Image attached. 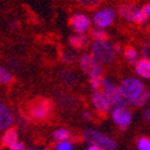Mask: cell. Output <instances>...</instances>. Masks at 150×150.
Here are the masks:
<instances>
[{
    "instance_id": "cell-11",
    "label": "cell",
    "mask_w": 150,
    "mask_h": 150,
    "mask_svg": "<svg viewBox=\"0 0 150 150\" xmlns=\"http://www.w3.org/2000/svg\"><path fill=\"white\" fill-rule=\"evenodd\" d=\"M13 124V114L10 107L0 102V131H5L11 127V125Z\"/></svg>"
},
{
    "instance_id": "cell-10",
    "label": "cell",
    "mask_w": 150,
    "mask_h": 150,
    "mask_svg": "<svg viewBox=\"0 0 150 150\" xmlns=\"http://www.w3.org/2000/svg\"><path fill=\"white\" fill-rule=\"evenodd\" d=\"M91 105H93L94 109L101 115H106L108 112L112 109V105L108 101V98L100 90L93 93V95H91Z\"/></svg>"
},
{
    "instance_id": "cell-17",
    "label": "cell",
    "mask_w": 150,
    "mask_h": 150,
    "mask_svg": "<svg viewBox=\"0 0 150 150\" xmlns=\"http://www.w3.org/2000/svg\"><path fill=\"white\" fill-rule=\"evenodd\" d=\"M52 137H53L54 142H57V143H60V142L70 141L71 133H70V131H69L67 129H64V127H59V129H57V130L53 132Z\"/></svg>"
},
{
    "instance_id": "cell-24",
    "label": "cell",
    "mask_w": 150,
    "mask_h": 150,
    "mask_svg": "<svg viewBox=\"0 0 150 150\" xmlns=\"http://www.w3.org/2000/svg\"><path fill=\"white\" fill-rule=\"evenodd\" d=\"M148 100H149V90L146 89L132 105L136 106V107H142V106H145V103L148 102Z\"/></svg>"
},
{
    "instance_id": "cell-26",
    "label": "cell",
    "mask_w": 150,
    "mask_h": 150,
    "mask_svg": "<svg viewBox=\"0 0 150 150\" xmlns=\"http://www.w3.org/2000/svg\"><path fill=\"white\" fill-rule=\"evenodd\" d=\"M101 78H102V77H98V78H91V79H89L90 88H91L94 91L100 90V86H101Z\"/></svg>"
},
{
    "instance_id": "cell-34",
    "label": "cell",
    "mask_w": 150,
    "mask_h": 150,
    "mask_svg": "<svg viewBox=\"0 0 150 150\" xmlns=\"http://www.w3.org/2000/svg\"><path fill=\"white\" fill-rule=\"evenodd\" d=\"M27 150H48V149H33L31 148V149H27Z\"/></svg>"
},
{
    "instance_id": "cell-28",
    "label": "cell",
    "mask_w": 150,
    "mask_h": 150,
    "mask_svg": "<svg viewBox=\"0 0 150 150\" xmlns=\"http://www.w3.org/2000/svg\"><path fill=\"white\" fill-rule=\"evenodd\" d=\"M10 150H27V148H25V144L18 141L17 143H15L10 148Z\"/></svg>"
},
{
    "instance_id": "cell-31",
    "label": "cell",
    "mask_w": 150,
    "mask_h": 150,
    "mask_svg": "<svg viewBox=\"0 0 150 150\" xmlns=\"http://www.w3.org/2000/svg\"><path fill=\"white\" fill-rule=\"evenodd\" d=\"M144 118H145L146 121L150 120V109H149V107H146L145 110H144Z\"/></svg>"
},
{
    "instance_id": "cell-1",
    "label": "cell",
    "mask_w": 150,
    "mask_h": 150,
    "mask_svg": "<svg viewBox=\"0 0 150 150\" xmlns=\"http://www.w3.org/2000/svg\"><path fill=\"white\" fill-rule=\"evenodd\" d=\"M118 88L122 98L131 105L146 90L143 82L136 77H126L121 81V83L118 85Z\"/></svg>"
},
{
    "instance_id": "cell-20",
    "label": "cell",
    "mask_w": 150,
    "mask_h": 150,
    "mask_svg": "<svg viewBox=\"0 0 150 150\" xmlns=\"http://www.w3.org/2000/svg\"><path fill=\"white\" fill-rule=\"evenodd\" d=\"M12 81H13L12 73L7 69H5L4 66H0V85L10 84Z\"/></svg>"
},
{
    "instance_id": "cell-3",
    "label": "cell",
    "mask_w": 150,
    "mask_h": 150,
    "mask_svg": "<svg viewBox=\"0 0 150 150\" xmlns=\"http://www.w3.org/2000/svg\"><path fill=\"white\" fill-rule=\"evenodd\" d=\"M100 91H101L112 105V108L115 107H127V102L122 98L120 95L118 85H115L110 78L102 77L101 78V86H100Z\"/></svg>"
},
{
    "instance_id": "cell-13",
    "label": "cell",
    "mask_w": 150,
    "mask_h": 150,
    "mask_svg": "<svg viewBox=\"0 0 150 150\" xmlns=\"http://www.w3.org/2000/svg\"><path fill=\"white\" fill-rule=\"evenodd\" d=\"M137 8H138V6L132 4V3H127V1H125V3H121L118 7V13L119 16L125 19V21H127L130 23H132V19H133V16L136 13V11Z\"/></svg>"
},
{
    "instance_id": "cell-7",
    "label": "cell",
    "mask_w": 150,
    "mask_h": 150,
    "mask_svg": "<svg viewBox=\"0 0 150 150\" xmlns=\"http://www.w3.org/2000/svg\"><path fill=\"white\" fill-rule=\"evenodd\" d=\"M117 17V11L113 7H102V8H98L94 16H93V23L95 24V28L98 29H106L108 27L112 25V23L114 22Z\"/></svg>"
},
{
    "instance_id": "cell-29",
    "label": "cell",
    "mask_w": 150,
    "mask_h": 150,
    "mask_svg": "<svg viewBox=\"0 0 150 150\" xmlns=\"http://www.w3.org/2000/svg\"><path fill=\"white\" fill-rule=\"evenodd\" d=\"M142 10H143V12L145 13L146 17L150 16V4H149V3H145V4L142 6Z\"/></svg>"
},
{
    "instance_id": "cell-6",
    "label": "cell",
    "mask_w": 150,
    "mask_h": 150,
    "mask_svg": "<svg viewBox=\"0 0 150 150\" xmlns=\"http://www.w3.org/2000/svg\"><path fill=\"white\" fill-rule=\"evenodd\" d=\"M79 67L85 76L89 77V79L102 77V65L97 62L89 53L83 54L79 58Z\"/></svg>"
},
{
    "instance_id": "cell-5",
    "label": "cell",
    "mask_w": 150,
    "mask_h": 150,
    "mask_svg": "<svg viewBox=\"0 0 150 150\" xmlns=\"http://www.w3.org/2000/svg\"><path fill=\"white\" fill-rule=\"evenodd\" d=\"M53 110L52 102L47 98H36L28 107V113L31 119L36 121H43L49 118Z\"/></svg>"
},
{
    "instance_id": "cell-27",
    "label": "cell",
    "mask_w": 150,
    "mask_h": 150,
    "mask_svg": "<svg viewBox=\"0 0 150 150\" xmlns=\"http://www.w3.org/2000/svg\"><path fill=\"white\" fill-rule=\"evenodd\" d=\"M141 54H142L143 59H149V57H150V46H149V43H145V45L142 46Z\"/></svg>"
},
{
    "instance_id": "cell-8",
    "label": "cell",
    "mask_w": 150,
    "mask_h": 150,
    "mask_svg": "<svg viewBox=\"0 0 150 150\" xmlns=\"http://www.w3.org/2000/svg\"><path fill=\"white\" fill-rule=\"evenodd\" d=\"M112 120L120 130H126L132 121V112L129 107H115L112 108Z\"/></svg>"
},
{
    "instance_id": "cell-30",
    "label": "cell",
    "mask_w": 150,
    "mask_h": 150,
    "mask_svg": "<svg viewBox=\"0 0 150 150\" xmlns=\"http://www.w3.org/2000/svg\"><path fill=\"white\" fill-rule=\"evenodd\" d=\"M18 27H19V23H18L17 21H12V22H10V28H11L12 30L18 29Z\"/></svg>"
},
{
    "instance_id": "cell-25",
    "label": "cell",
    "mask_w": 150,
    "mask_h": 150,
    "mask_svg": "<svg viewBox=\"0 0 150 150\" xmlns=\"http://www.w3.org/2000/svg\"><path fill=\"white\" fill-rule=\"evenodd\" d=\"M55 150H73V145H72V143L70 141L60 142V143H57Z\"/></svg>"
},
{
    "instance_id": "cell-2",
    "label": "cell",
    "mask_w": 150,
    "mask_h": 150,
    "mask_svg": "<svg viewBox=\"0 0 150 150\" xmlns=\"http://www.w3.org/2000/svg\"><path fill=\"white\" fill-rule=\"evenodd\" d=\"M90 55L100 64H110L115 60V51L113 45L108 41H93L89 46Z\"/></svg>"
},
{
    "instance_id": "cell-9",
    "label": "cell",
    "mask_w": 150,
    "mask_h": 150,
    "mask_svg": "<svg viewBox=\"0 0 150 150\" xmlns=\"http://www.w3.org/2000/svg\"><path fill=\"white\" fill-rule=\"evenodd\" d=\"M70 25L74 34H86L91 29V19L84 13H74L70 18Z\"/></svg>"
},
{
    "instance_id": "cell-18",
    "label": "cell",
    "mask_w": 150,
    "mask_h": 150,
    "mask_svg": "<svg viewBox=\"0 0 150 150\" xmlns=\"http://www.w3.org/2000/svg\"><path fill=\"white\" fill-rule=\"evenodd\" d=\"M88 36L90 37V39H93V41H108V34L103 29L91 28L89 30V35Z\"/></svg>"
},
{
    "instance_id": "cell-32",
    "label": "cell",
    "mask_w": 150,
    "mask_h": 150,
    "mask_svg": "<svg viewBox=\"0 0 150 150\" xmlns=\"http://www.w3.org/2000/svg\"><path fill=\"white\" fill-rule=\"evenodd\" d=\"M86 150H102L100 146H97V145H94V144H90L88 148H86Z\"/></svg>"
},
{
    "instance_id": "cell-15",
    "label": "cell",
    "mask_w": 150,
    "mask_h": 150,
    "mask_svg": "<svg viewBox=\"0 0 150 150\" xmlns=\"http://www.w3.org/2000/svg\"><path fill=\"white\" fill-rule=\"evenodd\" d=\"M18 142V131L15 127H10L4 131V134L1 137V144L11 148L15 143Z\"/></svg>"
},
{
    "instance_id": "cell-21",
    "label": "cell",
    "mask_w": 150,
    "mask_h": 150,
    "mask_svg": "<svg viewBox=\"0 0 150 150\" xmlns=\"http://www.w3.org/2000/svg\"><path fill=\"white\" fill-rule=\"evenodd\" d=\"M102 1L103 0H77V4L83 8L93 10V8H96L97 6L101 5Z\"/></svg>"
},
{
    "instance_id": "cell-4",
    "label": "cell",
    "mask_w": 150,
    "mask_h": 150,
    "mask_svg": "<svg viewBox=\"0 0 150 150\" xmlns=\"http://www.w3.org/2000/svg\"><path fill=\"white\" fill-rule=\"evenodd\" d=\"M83 139L89 145L94 144L100 146L102 150H115L117 149V142L110 138L109 136L100 132L95 129H88L83 132Z\"/></svg>"
},
{
    "instance_id": "cell-19",
    "label": "cell",
    "mask_w": 150,
    "mask_h": 150,
    "mask_svg": "<svg viewBox=\"0 0 150 150\" xmlns=\"http://www.w3.org/2000/svg\"><path fill=\"white\" fill-rule=\"evenodd\" d=\"M61 81L64 82V84H66L67 86H72L76 84L77 82V76L76 73L71 70H65L61 72Z\"/></svg>"
},
{
    "instance_id": "cell-12",
    "label": "cell",
    "mask_w": 150,
    "mask_h": 150,
    "mask_svg": "<svg viewBox=\"0 0 150 150\" xmlns=\"http://www.w3.org/2000/svg\"><path fill=\"white\" fill-rule=\"evenodd\" d=\"M69 43L72 48L74 49H78V51H82V49L88 48L91 43L90 37L86 35V34H73L72 36H70L69 39Z\"/></svg>"
},
{
    "instance_id": "cell-23",
    "label": "cell",
    "mask_w": 150,
    "mask_h": 150,
    "mask_svg": "<svg viewBox=\"0 0 150 150\" xmlns=\"http://www.w3.org/2000/svg\"><path fill=\"white\" fill-rule=\"evenodd\" d=\"M137 149L138 150H150V139L148 137H139L137 139Z\"/></svg>"
},
{
    "instance_id": "cell-14",
    "label": "cell",
    "mask_w": 150,
    "mask_h": 150,
    "mask_svg": "<svg viewBox=\"0 0 150 150\" xmlns=\"http://www.w3.org/2000/svg\"><path fill=\"white\" fill-rule=\"evenodd\" d=\"M134 70L139 77L144 79H149L150 78V59H143V58L138 59L134 64Z\"/></svg>"
},
{
    "instance_id": "cell-16",
    "label": "cell",
    "mask_w": 150,
    "mask_h": 150,
    "mask_svg": "<svg viewBox=\"0 0 150 150\" xmlns=\"http://www.w3.org/2000/svg\"><path fill=\"white\" fill-rule=\"evenodd\" d=\"M124 58L129 62V64L134 65L137 62V60L139 59V53H138V51H137L136 48L129 46V47H126L124 49Z\"/></svg>"
},
{
    "instance_id": "cell-33",
    "label": "cell",
    "mask_w": 150,
    "mask_h": 150,
    "mask_svg": "<svg viewBox=\"0 0 150 150\" xmlns=\"http://www.w3.org/2000/svg\"><path fill=\"white\" fill-rule=\"evenodd\" d=\"M91 113H89V112H83V118L84 119H88V120H90L91 119Z\"/></svg>"
},
{
    "instance_id": "cell-22",
    "label": "cell",
    "mask_w": 150,
    "mask_h": 150,
    "mask_svg": "<svg viewBox=\"0 0 150 150\" xmlns=\"http://www.w3.org/2000/svg\"><path fill=\"white\" fill-rule=\"evenodd\" d=\"M60 59H61V61L64 62V64L70 65L74 60H76V57H74V54L71 51H62L61 55H60Z\"/></svg>"
}]
</instances>
